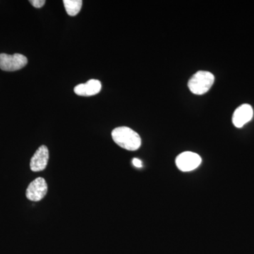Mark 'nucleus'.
I'll list each match as a JSON object with an SVG mask.
<instances>
[{"mask_svg":"<svg viewBox=\"0 0 254 254\" xmlns=\"http://www.w3.org/2000/svg\"><path fill=\"white\" fill-rule=\"evenodd\" d=\"M253 108L249 104L240 105L232 116V123L237 128H242L253 118Z\"/></svg>","mask_w":254,"mask_h":254,"instance_id":"7","label":"nucleus"},{"mask_svg":"<svg viewBox=\"0 0 254 254\" xmlns=\"http://www.w3.org/2000/svg\"><path fill=\"white\" fill-rule=\"evenodd\" d=\"M48 192V185L45 179L38 177L30 184L26 190V197L31 201H40Z\"/></svg>","mask_w":254,"mask_h":254,"instance_id":"5","label":"nucleus"},{"mask_svg":"<svg viewBox=\"0 0 254 254\" xmlns=\"http://www.w3.org/2000/svg\"><path fill=\"white\" fill-rule=\"evenodd\" d=\"M214 81L215 76L213 73L206 71H199L190 78L188 86L193 94L203 95L210 89Z\"/></svg>","mask_w":254,"mask_h":254,"instance_id":"2","label":"nucleus"},{"mask_svg":"<svg viewBox=\"0 0 254 254\" xmlns=\"http://www.w3.org/2000/svg\"><path fill=\"white\" fill-rule=\"evenodd\" d=\"M200 155L193 152H184L177 157L176 165L182 172H190L198 168L201 163Z\"/></svg>","mask_w":254,"mask_h":254,"instance_id":"4","label":"nucleus"},{"mask_svg":"<svg viewBox=\"0 0 254 254\" xmlns=\"http://www.w3.org/2000/svg\"><path fill=\"white\" fill-rule=\"evenodd\" d=\"M102 84L98 80L91 79L86 83H81L75 87L74 93L80 96H93L101 91Z\"/></svg>","mask_w":254,"mask_h":254,"instance_id":"8","label":"nucleus"},{"mask_svg":"<svg viewBox=\"0 0 254 254\" xmlns=\"http://www.w3.org/2000/svg\"><path fill=\"white\" fill-rule=\"evenodd\" d=\"M29 1L34 7L38 8V9L43 7L46 2L45 0H31V1Z\"/></svg>","mask_w":254,"mask_h":254,"instance_id":"10","label":"nucleus"},{"mask_svg":"<svg viewBox=\"0 0 254 254\" xmlns=\"http://www.w3.org/2000/svg\"><path fill=\"white\" fill-rule=\"evenodd\" d=\"M49 160V151L46 145H41L32 157L30 167L33 172H41L46 168Z\"/></svg>","mask_w":254,"mask_h":254,"instance_id":"6","label":"nucleus"},{"mask_svg":"<svg viewBox=\"0 0 254 254\" xmlns=\"http://www.w3.org/2000/svg\"><path fill=\"white\" fill-rule=\"evenodd\" d=\"M132 163H133V165H134L136 168H142V166H143L141 160H140L138 158H133V160H132Z\"/></svg>","mask_w":254,"mask_h":254,"instance_id":"11","label":"nucleus"},{"mask_svg":"<svg viewBox=\"0 0 254 254\" xmlns=\"http://www.w3.org/2000/svg\"><path fill=\"white\" fill-rule=\"evenodd\" d=\"M113 141L124 149L138 150L141 145V138L136 131L127 127L115 128L112 131Z\"/></svg>","mask_w":254,"mask_h":254,"instance_id":"1","label":"nucleus"},{"mask_svg":"<svg viewBox=\"0 0 254 254\" xmlns=\"http://www.w3.org/2000/svg\"><path fill=\"white\" fill-rule=\"evenodd\" d=\"M63 3L66 13L69 16H74L81 11L83 1L81 0H64Z\"/></svg>","mask_w":254,"mask_h":254,"instance_id":"9","label":"nucleus"},{"mask_svg":"<svg viewBox=\"0 0 254 254\" xmlns=\"http://www.w3.org/2000/svg\"><path fill=\"white\" fill-rule=\"evenodd\" d=\"M28 63L26 56L21 54H0V68L3 71H14L21 69Z\"/></svg>","mask_w":254,"mask_h":254,"instance_id":"3","label":"nucleus"}]
</instances>
